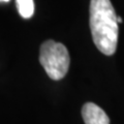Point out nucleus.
Here are the masks:
<instances>
[{"mask_svg":"<svg viewBox=\"0 0 124 124\" xmlns=\"http://www.w3.org/2000/svg\"><path fill=\"white\" fill-rule=\"evenodd\" d=\"M90 29L93 42L100 52L111 56L116 52L119 35L118 16L110 0H91Z\"/></svg>","mask_w":124,"mask_h":124,"instance_id":"nucleus-1","label":"nucleus"},{"mask_svg":"<svg viewBox=\"0 0 124 124\" xmlns=\"http://www.w3.org/2000/svg\"><path fill=\"white\" fill-rule=\"evenodd\" d=\"M39 62L52 80H61L68 71L70 57L66 46L54 40H46L40 46Z\"/></svg>","mask_w":124,"mask_h":124,"instance_id":"nucleus-2","label":"nucleus"},{"mask_svg":"<svg viewBox=\"0 0 124 124\" xmlns=\"http://www.w3.org/2000/svg\"><path fill=\"white\" fill-rule=\"evenodd\" d=\"M82 117L85 124H110L106 112L93 102H87L83 106Z\"/></svg>","mask_w":124,"mask_h":124,"instance_id":"nucleus-3","label":"nucleus"},{"mask_svg":"<svg viewBox=\"0 0 124 124\" xmlns=\"http://www.w3.org/2000/svg\"><path fill=\"white\" fill-rule=\"evenodd\" d=\"M17 7L22 18L30 19L34 14L33 0H17Z\"/></svg>","mask_w":124,"mask_h":124,"instance_id":"nucleus-4","label":"nucleus"},{"mask_svg":"<svg viewBox=\"0 0 124 124\" xmlns=\"http://www.w3.org/2000/svg\"><path fill=\"white\" fill-rule=\"evenodd\" d=\"M117 21H118L119 24H120V23H122V22H123V20H122V18H121V17H118V18H117Z\"/></svg>","mask_w":124,"mask_h":124,"instance_id":"nucleus-5","label":"nucleus"},{"mask_svg":"<svg viewBox=\"0 0 124 124\" xmlns=\"http://www.w3.org/2000/svg\"><path fill=\"white\" fill-rule=\"evenodd\" d=\"M0 1H2V2H8L9 0H0Z\"/></svg>","mask_w":124,"mask_h":124,"instance_id":"nucleus-6","label":"nucleus"}]
</instances>
